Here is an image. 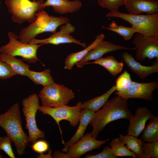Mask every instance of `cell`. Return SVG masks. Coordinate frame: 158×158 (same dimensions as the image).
<instances>
[{
	"mask_svg": "<svg viewBox=\"0 0 158 158\" xmlns=\"http://www.w3.org/2000/svg\"><path fill=\"white\" fill-rule=\"evenodd\" d=\"M128 100L117 95L95 112L89 123L92 127L90 133L92 137L97 139L99 133L111 122L120 119L129 120L133 114L128 108Z\"/></svg>",
	"mask_w": 158,
	"mask_h": 158,
	"instance_id": "1",
	"label": "cell"
},
{
	"mask_svg": "<svg viewBox=\"0 0 158 158\" xmlns=\"http://www.w3.org/2000/svg\"><path fill=\"white\" fill-rule=\"evenodd\" d=\"M0 126L14 142L18 155L25 154L29 138L22 128L18 103L14 104L7 111L0 114Z\"/></svg>",
	"mask_w": 158,
	"mask_h": 158,
	"instance_id": "2",
	"label": "cell"
},
{
	"mask_svg": "<svg viewBox=\"0 0 158 158\" xmlns=\"http://www.w3.org/2000/svg\"><path fill=\"white\" fill-rule=\"evenodd\" d=\"M36 16L34 21L21 31L18 38L20 41L29 43L37 35L44 32H54L59 26L70 21L66 17L50 16L42 10L36 13Z\"/></svg>",
	"mask_w": 158,
	"mask_h": 158,
	"instance_id": "3",
	"label": "cell"
},
{
	"mask_svg": "<svg viewBox=\"0 0 158 158\" xmlns=\"http://www.w3.org/2000/svg\"><path fill=\"white\" fill-rule=\"evenodd\" d=\"M109 18H118L127 22L137 32L148 36L158 37V13L152 14L132 15L110 11L106 15Z\"/></svg>",
	"mask_w": 158,
	"mask_h": 158,
	"instance_id": "4",
	"label": "cell"
},
{
	"mask_svg": "<svg viewBox=\"0 0 158 158\" xmlns=\"http://www.w3.org/2000/svg\"><path fill=\"white\" fill-rule=\"evenodd\" d=\"M5 3L13 21L21 24L34 21L36 13L42 10L44 2L43 0H6Z\"/></svg>",
	"mask_w": 158,
	"mask_h": 158,
	"instance_id": "5",
	"label": "cell"
},
{
	"mask_svg": "<svg viewBox=\"0 0 158 158\" xmlns=\"http://www.w3.org/2000/svg\"><path fill=\"white\" fill-rule=\"evenodd\" d=\"M39 96L42 106L57 107L67 104L75 97V93L71 89L55 83L43 87Z\"/></svg>",
	"mask_w": 158,
	"mask_h": 158,
	"instance_id": "6",
	"label": "cell"
},
{
	"mask_svg": "<svg viewBox=\"0 0 158 158\" xmlns=\"http://www.w3.org/2000/svg\"><path fill=\"white\" fill-rule=\"evenodd\" d=\"M9 42L0 47V53L14 56H19L29 63H35L38 60L37 52L38 48L43 44H32L23 43L18 40V36L9 32L8 34Z\"/></svg>",
	"mask_w": 158,
	"mask_h": 158,
	"instance_id": "7",
	"label": "cell"
},
{
	"mask_svg": "<svg viewBox=\"0 0 158 158\" xmlns=\"http://www.w3.org/2000/svg\"><path fill=\"white\" fill-rule=\"evenodd\" d=\"M22 104L26 122L25 127L28 132L29 142L34 143L39 138H44L45 133L37 127L35 119L40 106L39 96L33 93L23 99Z\"/></svg>",
	"mask_w": 158,
	"mask_h": 158,
	"instance_id": "8",
	"label": "cell"
},
{
	"mask_svg": "<svg viewBox=\"0 0 158 158\" xmlns=\"http://www.w3.org/2000/svg\"><path fill=\"white\" fill-rule=\"evenodd\" d=\"M109 140H98L92 137L90 133H87L79 140L70 146L66 152L57 150L52 154L54 158H78L85 153L95 149L99 148Z\"/></svg>",
	"mask_w": 158,
	"mask_h": 158,
	"instance_id": "9",
	"label": "cell"
},
{
	"mask_svg": "<svg viewBox=\"0 0 158 158\" xmlns=\"http://www.w3.org/2000/svg\"><path fill=\"white\" fill-rule=\"evenodd\" d=\"M81 103L79 102L73 107L65 105L57 107H50L40 106L38 110L44 114L50 116L54 119L59 126L62 137L60 122L63 120H66L72 126H76L79 123L82 114L80 107Z\"/></svg>",
	"mask_w": 158,
	"mask_h": 158,
	"instance_id": "10",
	"label": "cell"
},
{
	"mask_svg": "<svg viewBox=\"0 0 158 158\" xmlns=\"http://www.w3.org/2000/svg\"><path fill=\"white\" fill-rule=\"evenodd\" d=\"M135 45V59L143 61L146 59H158V37L148 36L136 33L132 40Z\"/></svg>",
	"mask_w": 158,
	"mask_h": 158,
	"instance_id": "11",
	"label": "cell"
},
{
	"mask_svg": "<svg viewBox=\"0 0 158 158\" xmlns=\"http://www.w3.org/2000/svg\"><path fill=\"white\" fill-rule=\"evenodd\" d=\"M75 27L69 22L62 25L59 31L52 33L48 38L41 40L34 38L29 43L32 44H51L55 45L74 43L85 48L86 47L85 43L81 42L80 40H77L70 35V34L75 32Z\"/></svg>",
	"mask_w": 158,
	"mask_h": 158,
	"instance_id": "12",
	"label": "cell"
},
{
	"mask_svg": "<svg viewBox=\"0 0 158 158\" xmlns=\"http://www.w3.org/2000/svg\"><path fill=\"white\" fill-rule=\"evenodd\" d=\"M158 88V83L154 80L149 83H141L132 81L126 90L115 92L117 95L128 99L136 98L147 101H152L153 91Z\"/></svg>",
	"mask_w": 158,
	"mask_h": 158,
	"instance_id": "13",
	"label": "cell"
},
{
	"mask_svg": "<svg viewBox=\"0 0 158 158\" xmlns=\"http://www.w3.org/2000/svg\"><path fill=\"white\" fill-rule=\"evenodd\" d=\"M154 115L152 112L146 107L138 108L135 110V114L129 120L127 134L138 138L145 128L147 121Z\"/></svg>",
	"mask_w": 158,
	"mask_h": 158,
	"instance_id": "14",
	"label": "cell"
},
{
	"mask_svg": "<svg viewBox=\"0 0 158 158\" xmlns=\"http://www.w3.org/2000/svg\"><path fill=\"white\" fill-rule=\"evenodd\" d=\"M122 49L134 50V48H128L114 44L108 41H103L90 51L87 55L76 64L78 68H82L91 60H95L108 53Z\"/></svg>",
	"mask_w": 158,
	"mask_h": 158,
	"instance_id": "15",
	"label": "cell"
},
{
	"mask_svg": "<svg viewBox=\"0 0 158 158\" xmlns=\"http://www.w3.org/2000/svg\"><path fill=\"white\" fill-rule=\"evenodd\" d=\"M121 56L126 65L142 79H144L151 74L158 72V59H156L152 65L145 66L137 62L132 55L127 52H123Z\"/></svg>",
	"mask_w": 158,
	"mask_h": 158,
	"instance_id": "16",
	"label": "cell"
},
{
	"mask_svg": "<svg viewBox=\"0 0 158 158\" xmlns=\"http://www.w3.org/2000/svg\"><path fill=\"white\" fill-rule=\"evenodd\" d=\"M124 6L129 14H152L158 13V0H126Z\"/></svg>",
	"mask_w": 158,
	"mask_h": 158,
	"instance_id": "17",
	"label": "cell"
},
{
	"mask_svg": "<svg viewBox=\"0 0 158 158\" xmlns=\"http://www.w3.org/2000/svg\"><path fill=\"white\" fill-rule=\"evenodd\" d=\"M51 6L54 11L60 14L73 13L79 10L82 6L79 0H47L42 6V9Z\"/></svg>",
	"mask_w": 158,
	"mask_h": 158,
	"instance_id": "18",
	"label": "cell"
},
{
	"mask_svg": "<svg viewBox=\"0 0 158 158\" xmlns=\"http://www.w3.org/2000/svg\"><path fill=\"white\" fill-rule=\"evenodd\" d=\"M82 115L78 127L74 134L67 142L64 143L61 151L66 152L69 147L79 140L84 135L88 125L93 118L95 112L86 109L81 110Z\"/></svg>",
	"mask_w": 158,
	"mask_h": 158,
	"instance_id": "19",
	"label": "cell"
},
{
	"mask_svg": "<svg viewBox=\"0 0 158 158\" xmlns=\"http://www.w3.org/2000/svg\"><path fill=\"white\" fill-rule=\"evenodd\" d=\"M105 36L102 33L98 35L93 42L83 50L72 53L67 56L64 62V68L71 69L74 66L83 59L92 49L104 41Z\"/></svg>",
	"mask_w": 158,
	"mask_h": 158,
	"instance_id": "20",
	"label": "cell"
},
{
	"mask_svg": "<svg viewBox=\"0 0 158 158\" xmlns=\"http://www.w3.org/2000/svg\"><path fill=\"white\" fill-rule=\"evenodd\" d=\"M115 90L116 87L114 85L103 95L81 102L80 105L81 109H88L95 112L99 111L108 101L110 97Z\"/></svg>",
	"mask_w": 158,
	"mask_h": 158,
	"instance_id": "21",
	"label": "cell"
},
{
	"mask_svg": "<svg viewBox=\"0 0 158 158\" xmlns=\"http://www.w3.org/2000/svg\"><path fill=\"white\" fill-rule=\"evenodd\" d=\"M15 56L3 53L0 54V60L6 63L17 75L27 76L30 65Z\"/></svg>",
	"mask_w": 158,
	"mask_h": 158,
	"instance_id": "22",
	"label": "cell"
},
{
	"mask_svg": "<svg viewBox=\"0 0 158 158\" xmlns=\"http://www.w3.org/2000/svg\"><path fill=\"white\" fill-rule=\"evenodd\" d=\"M91 64H97L103 66L113 76L120 73L123 66V62H118L115 57L111 56L105 58L102 57L94 61L88 62L86 65Z\"/></svg>",
	"mask_w": 158,
	"mask_h": 158,
	"instance_id": "23",
	"label": "cell"
},
{
	"mask_svg": "<svg viewBox=\"0 0 158 158\" xmlns=\"http://www.w3.org/2000/svg\"><path fill=\"white\" fill-rule=\"evenodd\" d=\"M119 139L131 151L134 152L138 158H145L142 150V140L133 136L127 134L119 135Z\"/></svg>",
	"mask_w": 158,
	"mask_h": 158,
	"instance_id": "24",
	"label": "cell"
},
{
	"mask_svg": "<svg viewBox=\"0 0 158 158\" xmlns=\"http://www.w3.org/2000/svg\"><path fill=\"white\" fill-rule=\"evenodd\" d=\"M143 131L141 139L143 142L158 141V116L154 115Z\"/></svg>",
	"mask_w": 158,
	"mask_h": 158,
	"instance_id": "25",
	"label": "cell"
},
{
	"mask_svg": "<svg viewBox=\"0 0 158 158\" xmlns=\"http://www.w3.org/2000/svg\"><path fill=\"white\" fill-rule=\"evenodd\" d=\"M27 77L35 84L41 85L43 87L54 83L49 69H46L41 72L29 70Z\"/></svg>",
	"mask_w": 158,
	"mask_h": 158,
	"instance_id": "26",
	"label": "cell"
},
{
	"mask_svg": "<svg viewBox=\"0 0 158 158\" xmlns=\"http://www.w3.org/2000/svg\"><path fill=\"white\" fill-rule=\"evenodd\" d=\"M112 153L115 158L129 157H137L136 155L125 145L118 138H114L109 143Z\"/></svg>",
	"mask_w": 158,
	"mask_h": 158,
	"instance_id": "27",
	"label": "cell"
},
{
	"mask_svg": "<svg viewBox=\"0 0 158 158\" xmlns=\"http://www.w3.org/2000/svg\"><path fill=\"white\" fill-rule=\"evenodd\" d=\"M102 28L117 33L122 36L126 40H130L137 32L136 31L131 27L118 25L114 20L112 21L107 27L102 26Z\"/></svg>",
	"mask_w": 158,
	"mask_h": 158,
	"instance_id": "28",
	"label": "cell"
},
{
	"mask_svg": "<svg viewBox=\"0 0 158 158\" xmlns=\"http://www.w3.org/2000/svg\"><path fill=\"white\" fill-rule=\"evenodd\" d=\"M132 81L130 74L125 71L116 81V90L119 92L126 90L130 86Z\"/></svg>",
	"mask_w": 158,
	"mask_h": 158,
	"instance_id": "29",
	"label": "cell"
},
{
	"mask_svg": "<svg viewBox=\"0 0 158 158\" xmlns=\"http://www.w3.org/2000/svg\"><path fill=\"white\" fill-rule=\"evenodd\" d=\"M142 150L145 158H158V141L143 142Z\"/></svg>",
	"mask_w": 158,
	"mask_h": 158,
	"instance_id": "30",
	"label": "cell"
},
{
	"mask_svg": "<svg viewBox=\"0 0 158 158\" xmlns=\"http://www.w3.org/2000/svg\"><path fill=\"white\" fill-rule=\"evenodd\" d=\"M126 0H97L98 4L102 7L110 11L118 10L121 6L124 5Z\"/></svg>",
	"mask_w": 158,
	"mask_h": 158,
	"instance_id": "31",
	"label": "cell"
},
{
	"mask_svg": "<svg viewBox=\"0 0 158 158\" xmlns=\"http://www.w3.org/2000/svg\"><path fill=\"white\" fill-rule=\"evenodd\" d=\"M12 140L7 136H0V151L3 150L11 158H15L12 148Z\"/></svg>",
	"mask_w": 158,
	"mask_h": 158,
	"instance_id": "32",
	"label": "cell"
},
{
	"mask_svg": "<svg viewBox=\"0 0 158 158\" xmlns=\"http://www.w3.org/2000/svg\"><path fill=\"white\" fill-rule=\"evenodd\" d=\"M16 74L6 63L0 60V79L10 78Z\"/></svg>",
	"mask_w": 158,
	"mask_h": 158,
	"instance_id": "33",
	"label": "cell"
},
{
	"mask_svg": "<svg viewBox=\"0 0 158 158\" xmlns=\"http://www.w3.org/2000/svg\"><path fill=\"white\" fill-rule=\"evenodd\" d=\"M49 144L47 141L40 140L33 143L31 148L34 152L41 154L46 152L49 149Z\"/></svg>",
	"mask_w": 158,
	"mask_h": 158,
	"instance_id": "34",
	"label": "cell"
},
{
	"mask_svg": "<svg viewBox=\"0 0 158 158\" xmlns=\"http://www.w3.org/2000/svg\"><path fill=\"white\" fill-rule=\"evenodd\" d=\"M86 158H115L113 155L109 145L105 146L103 150L98 154H88L85 156Z\"/></svg>",
	"mask_w": 158,
	"mask_h": 158,
	"instance_id": "35",
	"label": "cell"
},
{
	"mask_svg": "<svg viewBox=\"0 0 158 158\" xmlns=\"http://www.w3.org/2000/svg\"><path fill=\"white\" fill-rule=\"evenodd\" d=\"M49 153L46 155H44L42 154H41L39 155V156H37V157L38 158H53L52 156L51 155V149H49Z\"/></svg>",
	"mask_w": 158,
	"mask_h": 158,
	"instance_id": "36",
	"label": "cell"
},
{
	"mask_svg": "<svg viewBox=\"0 0 158 158\" xmlns=\"http://www.w3.org/2000/svg\"><path fill=\"white\" fill-rule=\"evenodd\" d=\"M3 157L2 156L1 154H0V158H2Z\"/></svg>",
	"mask_w": 158,
	"mask_h": 158,
	"instance_id": "37",
	"label": "cell"
},
{
	"mask_svg": "<svg viewBox=\"0 0 158 158\" xmlns=\"http://www.w3.org/2000/svg\"><path fill=\"white\" fill-rule=\"evenodd\" d=\"M32 1H36L37 0H30Z\"/></svg>",
	"mask_w": 158,
	"mask_h": 158,
	"instance_id": "38",
	"label": "cell"
},
{
	"mask_svg": "<svg viewBox=\"0 0 158 158\" xmlns=\"http://www.w3.org/2000/svg\"><path fill=\"white\" fill-rule=\"evenodd\" d=\"M1 3V1H0V4Z\"/></svg>",
	"mask_w": 158,
	"mask_h": 158,
	"instance_id": "39",
	"label": "cell"
}]
</instances>
